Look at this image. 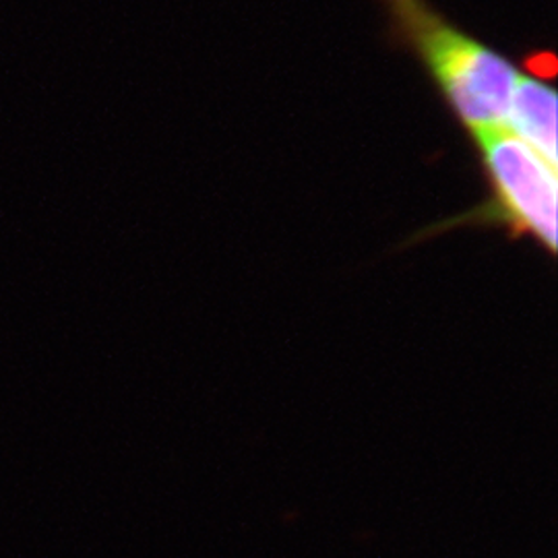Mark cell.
<instances>
[{"label":"cell","mask_w":558,"mask_h":558,"mask_svg":"<svg viewBox=\"0 0 558 558\" xmlns=\"http://www.w3.org/2000/svg\"><path fill=\"white\" fill-rule=\"evenodd\" d=\"M391 41L424 66L440 98L470 133L505 122L519 66L447 20L430 0H379Z\"/></svg>","instance_id":"1"},{"label":"cell","mask_w":558,"mask_h":558,"mask_svg":"<svg viewBox=\"0 0 558 558\" xmlns=\"http://www.w3.org/2000/svg\"><path fill=\"white\" fill-rule=\"evenodd\" d=\"M488 197L472 211L445 220L420 239L451 228H502L511 240L527 239L557 255V168L502 129L472 135Z\"/></svg>","instance_id":"2"},{"label":"cell","mask_w":558,"mask_h":558,"mask_svg":"<svg viewBox=\"0 0 558 558\" xmlns=\"http://www.w3.org/2000/svg\"><path fill=\"white\" fill-rule=\"evenodd\" d=\"M557 100V89L550 81L525 71L519 73L505 117L509 133L532 147L553 168H557L558 161Z\"/></svg>","instance_id":"3"}]
</instances>
